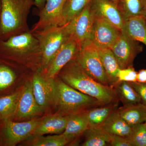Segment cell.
<instances>
[{
	"instance_id": "cell-40",
	"label": "cell",
	"mask_w": 146,
	"mask_h": 146,
	"mask_svg": "<svg viewBox=\"0 0 146 146\" xmlns=\"http://www.w3.org/2000/svg\"></svg>"
},
{
	"instance_id": "cell-13",
	"label": "cell",
	"mask_w": 146,
	"mask_h": 146,
	"mask_svg": "<svg viewBox=\"0 0 146 146\" xmlns=\"http://www.w3.org/2000/svg\"><path fill=\"white\" fill-rule=\"evenodd\" d=\"M67 0H46L44 6L37 13L39 19L30 29L32 32L54 26L64 25L63 11Z\"/></svg>"
},
{
	"instance_id": "cell-6",
	"label": "cell",
	"mask_w": 146,
	"mask_h": 146,
	"mask_svg": "<svg viewBox=\"0 0 146 146\" xmlns=\"http://www.w3.org/2000/svg\"><path fill=\"white\" fill-rule=\"evenodd\" d=\"M33 33L39 41L42 50V63L40 70L44 71L55 54L70 38V35L66 25L51 27Z\"/></svg>"
},
{
	"instance_id": "cell-4",
	"label": "cell",
	"mask_w": 146,
	"mask_h": 146,
	"mask_svg": "<svg viewBox=\"0 0 146 146\" xmlns=\"http://www.w3.org/2000/svg\"><path fill=\"white\" fill-rule=\"evenodd\" d=\"M54 80L56 94L54 113L68 116L103 105L96 99L69 86L58 76Z\"/></svg>"
},
{
	"instance_id": "cell-10",
	"label": "cell",
	"mask_w": 146,
	"mask_h": 146,
	"mask_svg": "<svg viewBox=\"0 0 146 146\" xmlns=\"http://www.w3.org/2000/svg\"><path fill=\"white\" fill-rule=\"evenodd\" d=\"M31 78L23 87L14 115L11 119L12 121H24L46 115L44 110L39 106L35 98L33 92Z\"/></svg>"
},
{
	"instance_id": "cell-17",
	"label": "cell",
	"mask_w": 146,
	"mask_h": 146,
	"mask_svg": "<svg viewBox=\"0 0 146 146\" xmlns=\"http://www.w3.org/2000/svg\"><path fill=\"white\" fill-rule=\"evenodd\" d=\"M69 115L54 113L45 115L33 132V135L42 136L48 134L63 133L67 125Z\"/></svg>"
},
{
	"instance_id": "cell-5",
	"label": "cell",
	"mask_w": 146,
	"mask_h": 146,
	"mask_svg": "<svg viewBox=\"0 0 146 146\" xmlns=\"http://www.w3.org/2000/svg\"><path fill=\"white\" fill-rule=\"evenodd\" d=\"M33 72L25 66L0 56V96L23 87L31 78Z\"/></svg>"
},
{
	"instance_id": "cell-36",
	"label": "cell",
	"mask_w": 146,
	"mask_h": 146,
	"mask_svg": "<svg viewBox=\"0 0 146 146\" xmlns=\"http://www.w3.org/2000/svg\"><path fill=\"white\" fill-rule=\"evenodd\" d=\"M108 1L114 3L116 4V5H117L118 3H119V0H108Z\"/></svg>"
},
{
	"instance_id": "cell-32",
	"label": "cell",
	"mask_w": 146,
	"mask_h": 146,
	"mask_svg": "<svg viewBox=\"0 0 146 146\" xmlns=\"http://www.w3.org/2000/svg\"><path fill=\"white\" fill-rule=\"evenodd\" d=\"M131 86L138 94L141 103L146 106V82H129Z\"/></svg>"
},
{
	"instance_id": "cell-15",
	"label": "cell",
	"mask_w": 146,
	"mask_h": 146,
	"mask_svg": "<svg viewBox=\"0 0 146 146\" xmlns=\"http://www.w3.org/2000/svg\"><path fill=\"white\" fill-rule=\"evenodd\" d=\"M90 9L93 17L106 21L120 31H123L125 20L116 4L108 0H91Z\"/></svg>"
},
{
	"instance_id": "cell-22",
	"label": "cell",
	"mask_w": 146,
	"mask_h": 146,
	"mask_svg": "<svg viewBox=\"0 0 146 146\" xmlns=\"http://www.w3.org/2000/svg\"><path fill=\"white\" fill-rule=\"evenodd\" d=\"M123 31L131 39L146 46V24L144 17L126 19Z\"/></svg>"
},
{
	"instance_id": "cell-1",
	"label": "cell",
	"mask_w": 146,
	"mask_h": 146,
	"mask_svg": "<svg viewBox=\"0 0 146 146\" xmlns=\"http://www.w3.org/2000/svg\"><path fill=\"white\" fill-rule=\"evenodd\" d=\"M57 76L69 86L96 99L103 105L119 102L112 86L102 84L89 75L77 56L68 62Z\"/></svg>"
},
{
	"instance_id": "cell-3",
	"label": "cell",
	"mask_w": 146,
	"mask_h": 146,
	"mask_svg": "<svg viewBox=\"0 0 146 146\" xmlns=\"http://www.w3.org/2000/svg\"><path fill=\"white\" fill-rule=\"evenodd\" d=\"M0 40L30 31L28 18L34 0H1Z\"/></svg>"
},
{
	"instance_id": "cell-11",
	"label": "cell",
	"mask_w": 146,
	"mask_h": 146,
	"mask_svg": "<svg viewBox=\"0 0 146 146\" xmlns=\"http://www.w3.org/2000/svg\"><path fill=\"white\" fill-rule=\"evenodd\" d=\"M77 58L89 75L98 82L109 86L98 49L92 43L80 50Z\"/></svg>"
},
{
	"instance_id": "cell-27",
	"label": "cell",
	"mask_w": 146,
	"mask_h": 146,
	"mask_svg": "<svg viewBox=\"0 0 146 146\" xmlns=\"http://www.w3.org/2000/svg\"><path fill=\"white\" fill-rule=\"evenodd\" d=\"M83 134L85 139L82 146H107L111 139V135L102 126L88 128Z\"/></svg>"
},
{
	"instance_id": "cell-29",
	"label": "cell",
	"mask_w": 146,
	"mask_h": 146,
	"mask_svg": "<svg viewBox=\"0 0 146 146\" xmlns=\"http://www.w3.org/2000/svg\"><path fill=\"white\" fill-rule=\"evenodd\" d=\"M91 0H67L63 8V25L70 22L78 15L91 2Z\"/></svg>"
},
{
	"instance_id": "cell-38",
	"label": "cell",
	"mask_w": 146,
	"mask_h": 146,
	"mask_svg": "<svg viewBox=\"0 0 146 146\" xmlns=\"http://www.w3.org/2000/svg\"><path fill=\"white\" fill-rule=\"evenodd\" d=\"M144 18H145V21L146 24V15L145 16V17H144Z\"/></svg>"
},
{
	"instance_id": "cell-19",
	"label": "cell",
	"mask_w": 146,
	"mask_h": 146,
	"mask_svg": "<svg viewBox=\"0 0 146 146\" xmlns=\"http://www.w3.org/2000/svg\"><path fill=\"white\" fill-rule=\"evenodd\" d=\"M118 113L131 127L146 121V106L142 103L118 108Z\"/></svg>"
},
{
	"instance_id": "cell-34",
	"label": "cell",
	"mask_w": 146,
	"mask_h": 146,
	"mask_svg": "<svg viewBox=\"0 0 146 146\" xmlns=\"http://www.w3.org/2000/svg\"><path fill=\"white\" fill-rule=\"evenodd\" d=\"M137 82H146V69L141 70L137 72Z\"/></svg>"
},
{
	"instance_id": "cell-24",
	"label": "cell",
	"mask_w": 146,
	"mask_h": 146,
	"mask_svg": "<svg viewBox=\"0 0 146 146\" xmlns=\"http://www.w3.org/2000/svg\"><path fill=\"white\" fill-rule=\"evenodd\" d=\"M72 141V140L62 133L46 136L32 135L22 142V145L29 146H63Z\"/></svg>"
},
{
	"instance_id": "cell-30",
	"label": "cell",
	"mask_w": 146,
	"mask_h": 146,
	"mask_svg": "<svg viewBox=\"0 0 146 146\" xmlns=\"http://www.w3.org/2000/svg\"><path fill=\"white\" fill-rule=\"evenodd\" d=\"M129 138L132 146H146V128L145 123L132 127Z\"/></svg>"
},
{
	"instance_id": "cell-35",
	"label": "cell",
	"mask_w": 146,
	"mask_h": 146,
	"mask_svg": "<svg viewBox=\"0 0 146 146\" xmlns=\"http://www.w3.org/2000/svg\"><path fill=\"white\" fill-rule=\"evenodd\" d=\"M35 5L36 7L41 10L44 6L46 2V0H34Z\"/></svg>"
},
{
	"instance_id": "cell-8",
	"label": "cell",
	"mask_w": 146,
	"mask_h": 146,
	"mask_svg": "<svg viewBox=\"0 0 146 146\" xmlns=\"http://www.w3.org/2000/svg\"><path fill=\"white\" fill-rule=\"evenodd\" d=\"M31 82L33 92L37 103L45 115L53 113L56 94L54 79L47 77L39 70L33 72Z\"/></svg>"
},
{
	"instance_id": "cell-25",
	"label": "cell",
	"mask_w": 146,
	"mask_h": 146,
	"mask_svg": "<svg viewBox=\"0 0 146 146\" xmlns=\"http://www.w3.org/2000/svg\"><path fill=\"white\" fill-rule=\"evenodd\" d=\"M112 87L119 101L123 105L141 103V98L129 82L118 81Z\"/></svg>"
},
{
	"instance_id": "cell-21",
	"label": "cell",
	"mask_w": 146,
	"mask_h": 146,
	"mask_svg": "<svg viewBox=\"0 0 146 146\" xmlns=\"http://www.w3.org/2000/svg\"><path fill=\"white\" fill-rule=\"evenodd\" d=\"M119 102L103 105L87 110L88 128L102 126L110 115L117 109Z\"/></svg>"
},
{
	"instance_id": "cell-37",
	"label": "cell",
	"mask_w": 146,
	"mask_h": 146,
	"mask_svg": "<svg viewBox=\"0 0 146 146\" xmlns=\"http://www.w3.org/2000/svg\"><path fill=\"white\" fill-rule=\"evenodd\" d=\"M2 2L1 0H0V16H1V11Z\"/></svg>"
},
{
	"instance_id": "cell-28",
	"label": "cell",
	"mask_w": 146,
	"mask_h": 146,
	"mask_svg": "<svg viewBox=\"0 0 146 146\" xmlns=\"http://www.w3.org/2000/svg\"><path fill=\"white\" fill-rule=\"evenodd\" d=\"M23 86L13 93L0 96V121L12 119Z\"/></svg>"
},
{
	"instance_id": "cell-7",
	"label": "cell",
	"mask_w": 146,
	"mask_h": 146,
	"mask_svg": "<svg viewBox=\"0 0 146 146\" xmlns=\"http://www.w3.org/2000/svg\"><path fill=\"white\" fill-rule=\"evenodd\" d=\"M43 117L24 121H0V146H16L32 136Z\"/></svg>"
},
{
	"instance_id": "cell-39",
	"label": "cell",
	"mask_w": 146,
	"mask_h": 146,
	"mask_svg": "<svg viewBox=\"0 0 146 146\" xmlns=\"http://www.w3.org/2000/svg\"><path fill=\"white\" fill-rule=\"evenodd\" d=\"M145 127H146V121L145 122Z\"/></svg>"
},
{
	"instance_id": "cell-23",
	"label": "cell",
	"mask_w": 146,
	"mask_h": 146,
	"mask_svg": "<svg viewBox=\"0 0 146 146\" xmlns=\"http://www.w3.org/2000/svg\"><path fill=\"white\" fill-rule=\"evenodd\" d=\"M98 51L108 84L112 87L118 81L117 74L120 69L119 64L110 49H101Z\"/></svg>"
},
{
	"instance_id": "cell-12",
	"label": "cell",
	"mask_w": 146,
	"mask_h": 146,
	"mask_svg": "<svg viewBox=\"0 0 146 146\" xmlns=\"http://www.w3.org/2000/svg\"><path fill=\"white\" fill-rule=\"evenodd\" d=\"M110 49L120 69L133 66L134 59L143 50V47L139 42L131 39L123 31L121 32Z\"/></svg>"
},
{
	"instance_id": "cell-31",
	"label": "cell",
	"mask_w": 146,
	"mask_h": 146,
	"mask_svg": "<svg viewBox=\"0 0 146 146\" xmlns=\"http://www.w3.org/2000/svg\"><path fill=\"white\" fill-rule=\"evenodd\" d=\"M118 81L137 82V72L132 67L119 69L117 74Z\"/></svg>"
},
{
	"instance_id": "cell-20",
	"label": "cell",
	"mask_w": 146,
	"mask_h": 146,
	"mask_svg": "<svg viewBox=\"0 0 146 146\" xmlns=\"http://www.w3.org/2000/svg\"><path fill=\"white\" fill-rule=\"evenodd\" d=\"M117 109L110 115L102 126L110 135L129 138L132 132V127L122 118Z\"/></svg>"
},
{
	"instance_id": "cell-9",
	"label": "cell",
	"mask_w": 146,
	"mask_h": 146,
	"mask_svg": "<svg viewBox=\"0 0 146 146\" xmlns=\"http://www.w3.org/2000/svg\"><path fill=\"white\" fill-rule=\"evenodd\" d=\"M66 25L70 38L77 42L80 50L91 44L94 18L90 9V3L81 13Z\"/></svg>"
},
{
	"instance_id": "cell-14",
	"label": "cell",
	"mask_w": 146,
	"mask_h": 146,
	"mask_svg": "<svg viewBox=\"0 0 146 146\" xmlns=\"http://www.w3.org/2000/svg\"><path fill=\"white\" fill-rule=\"evenodd\" d=\"M80 50L77 42L69 38L53 56L45 70L41 71L47 77L54 79L60 70L77 56Z\"/></svg>"
},
{
	"instance_id": "cell-33",
	"label": "cell",
	"mask_w": 146,
	"mask_h": 146,
	"mask_svg": "<svg viewBox=\"0 0 146 146\" xmlns=\"http://www.w3.org/2000/svg\"><path fill=\"white\" fill-rule=\"evenodd\" d=\"M109 144L112 146H132L129 138L117 135H111Z\"/></svg>"
},
{
	"instance_id": "cell-26",
	"label": "cell",
	"mask_w": 146,
	"mask_h": 146,
	"mask_svg": "<svg viewBox=\"0 0 146 146\" xmlns=\"http://www.w3.org/2000/svg\"><path fill=\"white\" fill-rule=\"evenodd\" d=\"M117 6L125 20L146 15V0H119Z\"/></svg>"
},
{
	"instance_id": "cell-16",
	"label": "cell",
	"mask_w": 146,
	"mask_h": 146,
	"mask_svg": "<svg viewBox=\"0 0 146 146\" xmlns=\"http://www.w3.org/2000/svg\"><path fill=\"white\" fill-rule=\"evenodd\" d=\"M93 18L92 44L98 49H110L121 31L102 19Z\"/></svg>"
},
{
	"instance_id": "cell-18",
	"label": "cell",
	"mask_w": 146,
	"mask_h": 146,
	"mask_svg": "<svg viewBox=\"0 0 146 146\" xmlns=\"http://www.w3.org/2000/svg\"><path fill=\"white\" fill-rule=\"evenodd\" d=\"M87 110L69 115L66 128L62 133L73 141L83 134L88 128Z\"/></svg>"
},
{
	"instance_id": "cell-2",
	"label": "cell",
	"mask_w": 146,
	"mask_h": 146,
	"mask_svg": "<svg viewBox=\"0 0 146 146\" xmlns=\"http://www.w3.org/2000/svg\"><path fill=\"white\" fill-rule=\"evenodd\" d=\"M0 56L25 66L33 72L40 70L42 66V50L38 39L31 31L0 40Z\"/></svg>"
}]
</instances>
